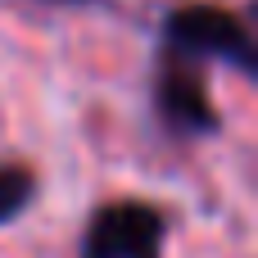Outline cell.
I'll return each instance as SVG.
<instances>
[{
    "instance_id": "cell-1",
    "label": "cell",
    "mask_w": 258,
    "mask_h": 258,
    "mask_svg": "<svg viewBox=\"0 0 258 258\" xmlns=\"http://www.w3.org/2000/svg\"><path fill=\"white\" fill-rule=\"evenodd\" d=\"M163 54L186 63H222L240 77H258V45L249 23L213 0H181L163 14Z\"/></svg>"
},
{
    "instance_id": "cell-2",
    "label": "cell",
    "mask_w": 258,
    "mask_h": 258,
    "mask_svg": "<svg viewBox=\"0 0 258 258\" xmlns=\"http://www.w3.org/2000/svg\"><path fill=\"white\" fill-rule=\"evenodd\" d=\"M168 213L150 200L100 204L86 222L82 258H163Z\"/></svg>"
},
{
    "instance_id": "cell-3",
    "label": "cell",
    "mask_w": 258,
    "mask_h": 258,
    "mask_svg": "<svg viewBox=\"0 0 258 258\" xmlns=\"http://www.w3.org/2000/svg\"><path fill=\"white\" fill-rule=\"evenodd\" d=\"M154 109L163 118V127L181 141H195V136H213L222 132V118L209 100V82H204V68L186 63V59H168L159 63L154 73Z\"/></svg>"
},
{
    "instance_id": "cell-4",
    "label": "cell",
    "mask_w": 258,
    "mask_h": 258,
    "mask_svg": "<svg viewBox=\"0 0 258 258\" xmlns=\"http://www.w3.org/2000/svg\"><path fill=\"white\" fill-rule=\"evenodd\" d=\"M41 195V177L27 163H0V227L18 222Z\"/></svg>"
},
{
    "instance_id": "cell-5",
    "label": "cell",
    "mask_w": 258,
    "mask_h": 258,
    "mask_svg": "<svg viewBox=\"0 0 258 258\" xmlns=\"http://www.w3.org/2000/svg\"><path fill=\"white\" fill-rule=\"evenodd\" d=\"M59 5H91V0H59Z\"/></svg>"
}]
</instances>
